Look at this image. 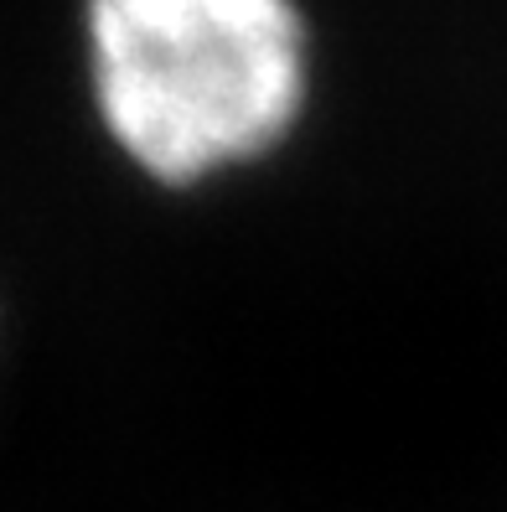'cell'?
Returning a JSON list of instances; mask_svg holds the SVG:
<instances>
[{
    "instance_id": "1",
    "label": "cell",
    "mask_w": 507,
    "mask_h": 512,
    "mask_svg": "<svg viewBox=\"0 0 507 512\" xmlns=\"http://www.w3.org/2000/svg\"><path fill=\"white\" fill-rule=\"evenodd\" d=\"M109 135L161 182L264 156L306 104L295 0H88Z\"/></svg>"
}]
</instances>
